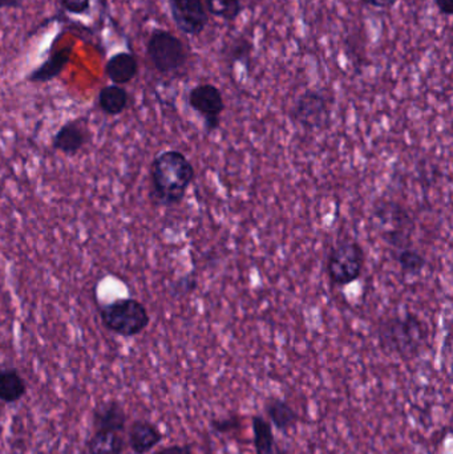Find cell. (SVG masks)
<instances>
[{
	"instance_id": "cell-1",
	"label": "cell",
	"mask_w": 453,
	"mask_h": 454,
	"mask_svg": "<svg viewBox=\"0 0 453 454\" xmlns=\"http://www.w3.org/2000/svg\"><path fill=\"white\" fill-rule=\"evenodd\" d=\"M196 170L180 151H165L151 165L152 199L165 207H177L185 199Z\"/></svg>"
},
{
	"instance_id": "cell-2",
	"label": "cell",
	"mask_w": 453,
	"mask_h": 454,
	"mask_svg": "<svg viewBox=\"0 0 453 454\" xmlns=\"http://www.w3.org/2000/svg\"><path fill=\"white\" fill-rule=\"evenodd\" d=\"M380 348L403 359L418 356L430 339V327L418 315L407 312L387 317L378 325Z\"/></svg>"
},
{
	"instance_id": "cell-3",
	"label": "cell",
	"mask_w": 453,
	"mask_h": 454,
	"mask_svg": "<svg viewBox=\"0 0 453 454\" xmlns=\"http://www.w3.org/2000/svg\"><path fill=\"white\" fill-rule=\"evenodd\" d=\"M100 315L106 330L124 338L140 335L151 323L146 307L132 298L119 299L105 304Z\"/></svg>"
},
{
	"instance_id": "cell-4",
	"label": "cell",
	"mask_w": 453,
	"mask_h": 454,
	"mask_svg": "<svg viewBox=\"0 0 453 454\" xmlns=\"http://www.w3.org/2000/svg\"><path fill=\"white\" fill-rule=\"evenodd\" d=\"M364 263L366 254L361 243L351 238H345L335 243L327 255V275L332 285L345 287L361 278Z\"/></svg>"
},
{
	"instance_id": "cell-5",
	"label": "cell",
	"mask_w": 453,
	"mask_h": 454,
	"mask_svg": "<svg viewBox=\"0 0 453 454\" xmlns=\"http://www.w3.org/2000/svg\"><path fill=\"white\" fill-rule=\"evenodd\" d=\"M146 55L160 74L180 71L188 61V51L180 37L167 29H154L146 42Z\"/></svg>"
},
{
	"instance_id": "cell-6",
	"label": "cell",
	"mask_w": 453,
	"mask_h": 454,
	"mask_svg": "<svg viewBox=\"0 0 453 454\" xmlns=\"http://www.w3.org/2000/svg\"><path fill=\"white\" fill-rule=\"evenodd\" d=\"M290 117L293 122L308 130L316 132L329 127L332 121V106L324 90H308L295 100Z\"/></svg>"
},
{
	"instance_id": "cell-7",
	"label": "cell",
	"mask_w": 453,
	"mask_h": 454,
	"mask_svg": "<svg viewBox=\"0 0 453 454\" xmlns=\"http://www.w3.org/2000/svg\"><path fill=\"white\" fill-rule=\"evenodd\" d=\"M188 103L204 119L207 133H213L220 128L221 116L225 111V101L220 88L213 84L196 85L189 92Z\"/></svg>"
},
{
	"instance_id": "cell-8",
	"label": "cell",
	"mask_w": 453,
	"mask_h": 454,
	"mask_svg": "<svg viewBox=\"0 0 453 454\" xmlns=\"http://www.w3.org/2000/svg\"><path fill=\"white\" fill-rule=\"evenodd\" d=\"M170 15L177 28L191 36H199L207 26V12L202 0H168Z\"/></svg>"
},
{
	"instance_id": "cell-9",
	"label": "cell",
	"mask_w": 453,
	"mask_h": 454,
	"mask_svg": "<svg viewBox=\"0 0 453 454\" xmlns=\"http://www.w3.org/2000/svg\"><path fill=\"white\" fill-rule=\"evenodd\" d=\"M72 56V45L48 51L47 59L34 71L29 72L27 82L32 84H44L60 76L61 72L68 66Z\"/></svg>"
},
{
	"instance_id": "cell-10",
	"label": "cell",
	"mask_w": 453,
	"mask_h": 454,
	"mask_svg": "<svg viewBox=\"0 0 453 454\" xmlns=\"http://www.w3.org/2000/svg\"><path fill=\"white\" fill-rule=\"evenodd\" d=\"M162 442V434L146 420L133 421L128 434L130 450L136 454H148Z\"/></svg>"
},
{
	"instance_id": "cell-11",
	"label": "cell",
	"mask_w": 453,
	"mask_h": 454,
	"mask_svg": "<svg viewBox=\"0 0 453 454\" xmlns=\"http://www.w3.org/2000/svg\"><path fill=\"white\" fill-rule=\"evenodd\" d=\"M88 140V130L79 121H69L64 124L56 133L52 140L55 151L74 156L84 148Z\"/></svg>"
},
{
	"instance_id": "cell-12",
	"label": "cell",
	"mask_w": 453,
	"mask_h": 454,
	"mask_svg": "<svg viewBox=\"0 0 453 454\" xmlns=\"http://www.w3.org/2000/svg\"><path fill=\"white\" fill-rule=\"evenodd\" d=\"M105 76L113 84L124 85L132 82L138 74L137 59L129 52H117L106 61Z\"/></svg>"
},
{
	"instance_id": "cell-13",
	"label": "cell",
	"mask_w": 453,
	"mask_h": 454,
	"mask_svg": "<svg viewBox=\"0 0 453 454\" xmlns=\"http://www.w3.org/2000/svg\"><path fill=\"white\" fill-rule=\"evenodd\" d=\"M127 426L124 408L117 402H106L96 407L93 412V427L96 431L119 432Z\"/></svg>"
},
{
	"instance_id": "cell-14",
	"label": "cell",
	"mask_w": 453,
	"mask_h": 454,
	"mask_svg": "<svg viewBox=\"0 0 453 454\" xmlns=\"http://www.w3.org/2000/svg\"><path fill=\"white\" fill-rule=\"evenodd\" d=\"M266 415L282 434H287L300 421L298 413L285 400L270 397L265 405Z\"/></svg>"
},
{
	"instance_id": "cell-15",
	"label": "cell",
	"mask_w": 453,
	"mask_h": 454,
	"mask_svg": "<svg viewBox=\"0 0 453 454\" xmlns=\"http://www.w3.org/2000/svg\"><path fill=\"white\" fill-rule=\"evenodd\" d=\"M129 95L121 85H106L98 92V106L109 116H117L127 109Z\"/></svg>"
},
{
	"instance_id": "cell-16",
	"label": "cell",
	"mask_w": 453,
	"mask_h": 454,
	"mask_svg": "<svg viewBox=\"0 0 453 454\" xmlns=\"http://www.w3.org/2000/svg\"><path fill=\"white\" fill-rule=\"evenodd\" d=\"M27 394V384L13 368L0 370V402L12 404Z\"/></svg>"
},
{
	"instance_id": "cell-17",
	"label": "cell",
	"mask_w": 453,
	"mask_h": 454,
	"mask_svg": "<svg viewBox=\"0 0 453 454\" xmlns=\"http://www.w3.org/2000/svg\"><path fill=\"white\" fill-rule=\"evenodd\" d=\"M124 448V437L119 432L96 431L88 442L90 454H122Z\"/></svg>"
},
{
	"instance_id": "cell-18",
	"label": "cell",
	"mask_w": 453,
	"mask_h": 454,
	"mask_svg": "<svg viewBox=\"0 0 453 454\" xmlns=\"http://www.w3.org/2000/svg\"><path fill=\"white\" fill-rule=\"evenodd\" d=\"M253 442H254L257 454H277L276 437L273 434V428L268 420L262 416H253Z\"/></svg>"
},
{
	"instance_id": "cell-19",
	"label": "cell",
	"mask_w": 453,
	"mask_h": 454,
	"mask_svg": "<svg viewBox=\"0 0 453 454\" xmlns=\"http://www.w3.org/2000/svg\"><path fill=\"white\" fill-rule=\"evenodd\" d=\"M394 256H395V261L401 266L402 271L404 274L411 275V277L422 274L423 270L427 266L426 256L420 251H418L417 248L412 247V246L395 251Z\"/></svg>"
},
{
	"instance_id": "cell-20",
	"label": "cell",
	"mask_w": 453,
	"mask_h": 454,
	"mask_svg": "<svg viewBox=\"0 0 453 454\" xmlns=\"http://www.w3.org/2000/svg\"><path fill=\"white\" fill-rule=\"evenodd\" d=\"M205 10L215 18L233 21L242 13L241 0H202Z\"/></svg>"
},
{
	"instance_id": "cell-21",
	"label": "cell",
	"mask_w": 453,
	"mask_h": 454,
	"mask_svg": "<svg viewBox=\"0 0 453 454\" xmlns=\"http://www.w3.org/2000/svg\"><path fill=\"white\" fill-rule=\"evenodd\" d=\"M253 51H254V45H253L252 40L247 39L246 36H237L229 44L226 55L229 56L231 63H241L249 68Z\"/></svg>"
},
{
	"instance_id": "cell-22",
	"label": "cell",
	"mask_w": 453,
	"mask_h": 454,
	"mask_svg": "<svg viewBox=\"0 0 453 454\" xmlns=\"http://www.w3.org/2000/svg\"><path fill=\"white\" fill-rule=\"evenodd\" d=\"M241 427V419L237 415L226 416V418L213 419L210 421V428L217 434H229L238 431Z\"/></svg>"
},
{
	"instance_id": "cell-23",
	"label": "cell",
	"mask_w": 453,
	"mask_h": 454,
	"mask_svg": "<svg viewBox=\"0 0 453 454\" xmlns=\"http://www.w3.org/2000/svg\"><path fill=\"white\" fill-rule=\"evenodd\" d=\"M61 10L71 15H87L92 8V0H59Z\"/></svg>"
},
{
	"instance_id": "cell-24",
	"label": "cell",
	"mask_w": 453,
	"mask_h": 454,
	"mask_svg": "<svg viewBox=\"0 0 453 454\" xmlns=\"http://www.w3.org/2000/svg\"><path fill=\"white\" fill-rule=\"evenodd\" d=\"M196 287V279L191 278V275H185V277L180 278V279L173 283L170 293H172L173 296H184L186 294L193 293Z\"/></svg>"
},
{
	"instance_id": "cell-25",
	"label": "cell",
	"mask_w": 453,
	"mask_h": 454,
	"mask_svg": "<svg viewBox=\"0 0 453 454\" xmlns=\"http://www.w3.org/2000/svg\"><path fill=\"white\" fill-rule=\"evenodd\" d=\"M152 454H194L191 445H172V447L162 448Z\"/></svg>"
},
{
	"instance_id": "cell-26",
	"label": "cell",
	"mask_w": 453,
	"mask_h": 454,
	"mask_svg": "<svg viewBox=\"0 0 453 454\" xmlns=\"http://www.w3.org/2000/svg\"><path fill=\"white\" fill-rule=\"evenodd\" d=\"M362 2L378 10H391L398 4L399 0H362Z\"/></svg>"
},
{
	"instance_id": "cell-27",
	"label": "cell",
	"mask_w": 453,
	"mask_h": 454,
	"mask_svg": "<svg viewBox=\"0 0 453 454\" xmlns=\"http://www.w3.org/2000/svg\"><path fill=\"white\" fill-rule=\"evenodd\" d=\"M439 12L444 16H451L453 13V0H433Z\"/></svg>"
},
{
	"instance_id": "cell-28",
	"label": "cell",
	"mask_w": 453,
	"mask_h": 454,
	"mask_svg": "<svg viewBox=\"0 0 453 454\" xmlns=\"http://www.w3.org/2000/svg\"><path fill=\"white\" fill-rule=\"evenodd\" d=\"M26 0H0V10H19Z\"/></svg>"
},
{
	"instance_id": "cell-29",
	"label": "cell",
	"mask_w": 453,
	"mask_h": 454,
	"mask_svg": "<svg viewBox=\"0 0 453 454\" xmlns=\"http://www.w3.org/2000/svg\"><path fill=\"white\" fill-rule=\"evenodd\" d=\"M207 454H215V453H207Z\"/></svg>"
}]
</instances>
